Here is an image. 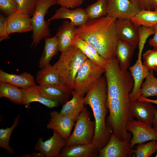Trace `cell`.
I'll return each mask as SVG.
<instances>
[{"label":"cell","mask_w":157,"mask_h":157,"mask_svg":"<svg viewBox=\"0 0 157 157\" xmlns=\"http://www.w3.org/2000/svg\"><path fill=\"white\" fill-rule=\"evenodd\" d=\"M103 67L109 113L106 125L119 139H126L130 135L126 129L127 124L134 118L129 97L133 88V78L130 72L121 69L116 57L107 60Z\"/></svg>","instance_id":"6da1fadb"},{"label":"cell","mask_w":157,"mask_h":157,"mask_svg":"<svg viewBox=\"0 0 157 157\" xmlns=\"http://www.w3.org/2000/svg\"><path fill=\"white\" fill-rule=\"evenodd\" d=\"M116 19L108 16L88 19L76 27L75 33L94 47L99 54L107 60L115 57L118 41Z\"/></svg>","instance_id":"7a4b0ae2"},{"label":"cell","mask_w":157,"mask_h":157,"mask_svg":"<svg viewBox=\"0 0 157 157\" xmlns=\"http://www.w3.org/2000/svg\"><path fill=\"white\" fill-rule=\"evenodd\" d=\"M107 99V82L105 77L102 76L86 93L84 99L85 105H89L93 112L95 129L92 143L99 150L107 144L112 133L106 123V117L109 112Z\"/></svg>","instance_id":"3957f363"},{"label":"cell","mask_w":157,"mask_h":157,"mask_svg":"<svg viewBox=\"0 0 157 157\" xmlns=\"http://www.w3.org/2000/svg\"><path fill=\"white\" fill-rule=\"evenodd\" d=\"M87 59L79 49L72 45L61 53L59 59L53 65L63 83L72 91L77 73Z\"/></svg>","instance_id":"277c9868"},{"label":"cell","mask_w":157,"mask_h":157,"mask_svg":"<svg viewBox=\"0 0 157 157\" xmlns=\"http://www.w3.org/2000/svg\"><path fill=\"white\" fill-rule=\"evenodd\" d=\"M56 4L55 0H36L35 9L31 17L33 26L31 47H35L43 39L51 36L50 22L44 18L49 9Z\"/></svg>","instance_id":"5b68a950"},{"label":"cell","mask_w":157,"mask_h":157,"mask_svg":"<svg viewBox=\"0 0 157 157\" xmlns=\"http://www.w3.org/2000/svg\"><path fill=\"white\" fill-rule=\"evenodd\" d=\"M105 72L103 67L88 58L77 73L72 92L84 97Z\"/></svg>","instance_id":"8992f818"},{"label":"cell","mask_w":157,"mask_h":157,"mask_svg":"<svg viewBox=\"0 0 157 157\" xmlns=\"http://www.w3.org/2000/svg\"><path fill=\"white\" fill-rule=\"evenodd\" d=\"M74 130L67 141L66 146L74 144L87 145L92 143L95 129L94 121L85 107L76 120Z\"/></svg>","instance_id":"52a82bcc"},{"label":"cell","mask_w":157,"mask_h":157,"mask_svg":"<svg viewBox=\"0 0 157 157\" xmlns=\"http://www.w3.org/2000/svg\"><path fill=\"white\" fill-rule=\"evenodd\" d=\"M126 129L133 135L130 141L131 148L135 144L149 141H157V131L149 124L133 119L127 123Z\"/></svg>","instance_id":"ba28073f"},{"label":"cell","mask_w":157,"mask_h":157,"mask_svg":"<svg viewBox=\"0 0 157 157\" xmlns=\"http://www.w3.org/2000/svg\"><path fill=\"white\" fill-rule=\"evenodd\" d=\"M134 150L130 146V143L119 140L112 133L107 144L99 150V157H132Z\"/></svg>","instance_id":"9c48e42d"},{"label":"cell","mask_w":157,"mask_h":157,"mask_svg":"<svg viewBox=\"0 0 157 157\" xmlns=\"http://www.w3.org/2000/svg\"><path fill=\"white\" fill-rule=\"evenodd\" d=\"M140 10L130 0H107V16L116 19H130Z\"/></svg>","instance_id":"30bf717a"},{"label":"cell","mask_w":157,"mask_h":157,"mask_svg":"<svg viewBox=\"0 0 157 157\" xmlns=\"http://www.w3.org/2000/svg\"><path fill=\"white\" fill-rule=\"evenodd\" d=\"M67 140L57 131L53 130V135L44 141L40 138L34 148L47 157H58L62 149L66 144Z\"/></svg>","instance_id":"8fae6325"},{"label":"cell","mask_w":157,"mask_h":157,"mask_svg":"<svg viewBox=\"0 0 157 157\" xmlns=\"http://www.w3.org/2000/svg\"><path fill=\"white\" fill-rule=\"evenodd\" d=\"M49 115L47 128L56 131L67 141L77 119L61 114L56 111H52Z\"/></svg>","instance_id":"7c38bea8"},{"label":"cell","mask_w":157,"mask_h":157,"mask_svg":"<svg viewBox=\"0 0 157 157\" xmlns=\"http://www.w3.org/2000/svg\"><path fill=\"white\" fill-rule=\"evenodd\" d=\"M115 23L118 40L138 45L139 27L130 19H116Z\"/></svg>","instance_id":"4fadbf2b"},{"label":"cell","mask_w":157,"mask_h":157,"mask_svg":"<svg viewBox=\"0 0 157 157\" xmlns=\"http://www.w3.org/2000/svg\"><path fill=\"white\" fill-rule=\"evenodd\" d=\"M129 69L133 77L134 86L129 94L130 101L138 99L141 95V89L143 81L148 74L149 70L142 62L137 60L135 64Z\"/></svg>","instance_id":"5bb4252c"},{"label":"cell","mask_w":157,"mask_h":157,"mask_svg":"<svg viewBox=\"0 0 157 157\" xmlns=\"http://www.w3.org/2000/svg\"><path fill=\"white\" fill-rule=\"evenodd\" d=\"M31 17L17 11L7 17V32L9 35L15 33H26L32 31Z\"/></svg>","instance_id":"9a60e30c"},{"label":"cell","mask_w":157,"mask_h":157,"mask_svg":"<svg viewBox=\"0 0 157 157\" xmlns=\"http://www.w3.org/2000/svg\"><path fill=\"white\" fill-rule=\"evenodd\" d=\"M61 19L70 20V22L76 27L84 24L88 19L84 9L78 7L70 9L61 7L48 20L51 22L54 20Z\"/></svg>","instance_id":"2e32d148"},{"label":"cell","mask_w":157,"mask_h":157,"mask_svg":"<svg viewBox=\"0 0 157 157\" xmlns=\"http://www.w3.org/2000/svg\"><path fill=\"white\" fill-rule=\"evenodd\" d=\"M132 114L137 120L151 125L156 109L152 103L137 99L130 101Z\"/></svg>","instance_id":"e0dca14e"},{"label":"cell","mask_w":157,"mask_h":157,"mask_svg":"<svg viewBox=\"0 0 157 157\" xmlns=\"http://www.w3.org/2000/svg\"><path fill=\"white\" fill-rule=\"evenodd\" d=\"M39 89L42 96L61 103L67 102L72 94V92L63 84L47 86L39 85Z\"/></svg>","instance_id":"ac0fdd59"},{"label":"cell","mask_w":157,"mask_h":157,"mask_svg":"<svg viewBox=\"0 0 157 157\" xmlns=\"http://www.w3.org/2000/svg\"><path fill=\"white\" fill-rule=\"evenodd\" d=\"M76 27L70 22L65 20L59 26L55 35L57 37L59 51H65L73 45L76 35Z\"/></svg>","instance_id":"d6986e66"},{"label":"cell","mask_w":157,"mask_h":157,"mask_svg":"<svg viewBox=\"0 0 157 157\" xmlns=\"http://www.w3.org/2000/svg\"><path fill=\"white\" fill-rule=\"evenodd\" d=\"M23 96L22 104L27 107L30 103L38 102L49 108L57 107L59 103L42 96L39 89V85L36 84L27 88L21 89Z\"/></svg>","instance_id":"ffe728a7"},{"label":"cell","mask_w":157,"mask_h":157,"mask_svg":"<svg viewBox=\"0 0 157 157\" xmlns=\"http://www.w3.org/2000/svg\"><path fill=\"white\" fill-rule=\"evenodd\" d=\"M98 154V149L92 143L74 144L64 147L58 157H95Z\"/></svg>","instance_id":"44dd1931"},{"label":"cell","mask_w":157,"mask_h":157,"mask_svg":"<svg viewBox=\"0 0 157 157\" xmlns=\"http://www.w3.org/2000/svg\"><path fill=\"white\" fill-rule=\"evenodd\" d=\"M0 81L8 83L22 89L35 84L33 76L27 72L16 74L7 73L1 69H0Z\"/></svg>","instance_id":"7402d4cb"},{"label":"cell","mask_w":157,"mask_h":157,"mask_svg":"<svg viewBox=\"0 0 157 157\" xmlns=\"http://www.w3.org/2000/svg\"><path fill=\"white\" fill-rule=\"evenodd\" d=\"M137 46L124 41L118 40L115 56L119 67L122 70H127Z\"/></svg>","instance_id":"603a6c76"},{"label":"cell","mask_w":157,"mask_h":157,"mask_svg":"<svg viewBox=\"0 0 157 157\" xmlns=\"http://www.w3.org/2000/svg\"><path fill=\"white\" fill-rule=\"evenodd\" d=\"M88 58L103 67L107 60L101 56L96 49L87 42L76 35L73 43Z\"/></svg>","instance_id":"cb8c5ba5"},{"label":"cell","mask_w":157,"mask_h":157,"mask_svg":"<svg viewBox=\"0 0 157 157\" xmlns=\"http://www.w3.org/2000/svg\"><path fill=\"white\" fill-rule=\"evenodd\" d=\"M44 39L43 51L39 62V67L40 69L50 65L51 58L59 51L58 42L55 35Z\"/></svg>","instance_id":"d4e9b609"},{"label":"cell","mask_w":157,"mask_h":157,"mask_svg":"<svg viewBox=\"0 0 157 157\" xmlns=\"http://www.w3.org/2000/svg\"><path fill=\"white\" fill-rule=\"evenodd\" d=\"M35 80L39 86L63 84L58 72L50 65L41 69L36 74Z\"/></svg>","instance_id":"484cf974"},{"label":"cell","mask_w":157,"mask_h":157,"mask_svg":"<svg viewBox=\"0 0 157 157\" xmlns=\"http://www.w3.org/2000/svg\"><path fill=\"white\" fill-rule=\"evenodd\" d=\"M72 99L66 102L59 113L61 114L77 118L85 105L84 97L72 92Z\"/></svg>","instance_id":"4316f807"},{"label":"cell","mask_w":157,"mask_h":157,"mask_svg":"<svg viewBox=\"0 0 157 157\" xmlns=\"http://www.w3.org/2000/svg\"><path fill=\"white\" fill-rule=\"evenodd\" d=\"M130 19L136 26L153 28L157 25V8L152 10H141Z\"/></svg>","instance_id":"83f0119b"},{"label":"cell","mask_w":157,"mask_h":157,"mask_svg":"<svg viewBox=\"0 0 157 157\" xmlns=\"http://www.w3.org/2000/svg\"><path fill=\"white\" fill-rule=\"evenodd\" d=\"M0 97H6L13 102L22 104V93L21 89L8 83L0 81Z\"/></svg>","instance_id":"f1b7e54d"},{"label":"cell","mask_w":157,"mask_h":157,"mask_svg":"<svg viewBox=\"0 0 157 157\" xmlns=\"http://www.w3.org/2000/svg\"><path fill=\"white\" fill-rule=\"evenodd\" d=\"M107 0H97L85 9L88 19H98L106 16Z\"/></svg>","instance_id":"f546056e"},{"label":"cell","mask_w":157,"mask_h":157,"mask_svg":"<svg viewBox=\"0 0 157 157\" xmlns=\"http://www.w3.org/2000/svg\"><path fill=\"white\" fill-rule=\"evenodd\" d=\"M145 78L141 87V95L147 98L154 96L157 97V78L154 76V70H150Z\"/></svg>","instance_id":"4dcf8cb0"},{"label":"cell","mask_w":157,"mask_h":157,"mask_svg":"<svg viewBox=\"0 0 157 157\" xmlns=\"http://www.w3.org/2000/svg\"><path fill=\"white\" fill-rule=\"evenodd\" d=\"M20 117V115L19 114L11 127L0 129V147L5 149L10 154L14 153L13 149L9 145L10 138L13 130L17 126Z\"/></svg>","instance_id":"1f68e13d"},{"label":"cell","mask_w":157,"mask_h":157,"mask_svg":"<svg viewBox=\"0 0 157 157\" xmlns=\"http://www.w3.org/2000/svg\"><path fill=\"white\" fill-rule=\"evenodd\" d=\"M134 152L136 157H149L157 151V142L151 140L146 143L138 144Z\"/></svg>","instance_id":"d6a6232c"},{"label":"cell","mask_w":157,"mask_h":157,"mask_svg":"<svg viewBox=\"0 0 157 157\" xmlns=\"http://www.w3.org/2000/svg\"><path fill=\"white\" fill-rule=\"evenodd\" d=\"M154 30L153 28L144 26H140L138 27L139 42L138 52L137 60H142V55L143 49L148 38L154 34Z\"/></svg>","instance_id":"836d02e7"},{"label":"cell","mask_w":157,"mask_h":157,"mask_svg":"<svg viewBox=\"0 0 157 157\" xmlns=\"http://www.w3.org/2000/svg\"><path fill=\"white\" fill-rule=\"evenodd\" d=\"M17 11L32 16L36 6V0H15Z\"/></svg>","instance_id":"e575fe53"},{"label":"cell","mask_w":157,"mask_h":157,"mask_svg":"<svg viewBox=\"0 0 157 157\" xmlns=\"http://www.w3.org/2000/svg\"><path fill=\"white\" fill-rule=\"evenodd\" d=\"M157 57V48L149 49L143 55V64L150 70H155V64Z\"/></svg>","instance_id":"d590c367"},{"label":"cell","mask_w":157,"mask_h":157,"mask_svg":"<svg viewBox=\"0 0 157 157\" xmlns=\"http://www.w3.org/2000/svg\"><path fill=\"white\" fill-rule=\"evenodd\" d=\"M0 10L7 17L16 12L17 6L15 0H0Z\"/></svg>","instance_id":"8d00e7d4"},{"label":"cell","mask_w":157,"mask_h":157,"mask_svg":"<svg viewBox=\"0 0 157 157\" xmlns=\"http://www.w3.org/2000/svg\"><path fill=\"white\" fill-rule=\"evenodd\" d=\"M141 10H152L157 8V0H130Z\"/></svg>","instance_id":"74e56055"},{"label":"cell","mask_w":157,"mask_h":157,"mask_svg":"<svg viewBox=\"0 0 157 157\" xmlns=\"http://www.w3.org/2000/svg\"><path fill=\"white\" fill-rule=\"evenodd\" d=\"M61 7L74 9L79 7L86 0H55Z\"/></svg>","instance_id":"f35d334b"},{"label":"cell","mask_w":157,"mask_h":157,"mask_svg":"<svg viewBox=\"0 0 157 157\" xmlns=\"http://www.w3.org/2000/svg\"><path fill=\"white\" fill-rule=\"evenodd\" d=\"M9 38L7 17L1 14L0 15V41Z\"/></svg>","instance_id":"ab89813d"},{"label":"cell","mask_w":157,"mask_h":157,"mask_svg":"<svg viewBox=\"0 0 157 157\" xmlns=\"http://www.w3.org/2000/svg\"><path fill=\"white\" fill-rule=\"evenodd\" d=\"M154 30V37L149 41V44L154 48H157V25L153 27Z\"/></svg>","instance_id":"60d3db41"},{"label":"cell","mask_w":157,"mask_h":157,"mask_svg":"<svg viewBox=\"0 0 157 157\" xmlns=\"http://www.w3.org/2000/svg\"><path fill=\"white\" fill-rule=\"evenodd\" d=\"M140 101H147L150 102L152 103L155 104L157 105V100H153L145 97L142 95H141L138 99Z\"/></svg>","instance_id":"b9f144b4"},{"label":"cell","mask_w":157,"mask_h":157,"mask_svg":"<svg viewBox=\"0 0 157 157\" xmlns=\"http://www.w3.org/2000/svg\"><path fill=\"white\" fill-rule=\"evenodd\" d=\"M152 124L153 125L154 129L157 131V109H156L155 111L154 117Z\"/></svg>","instance_id":"7bdbcfd3"},{"label":"cell","mask_w":157,"mask_h":157,"mask_svg":"<svg viewBox=\"0 0 157 157\" xmlns=\"http://www.w3.org/2000/svg\"><path fill=\"white\" fill-rule=\"evenodd\" d=\"M154 71H155V73H156V74L157 75V69L154 70Z\"/></svg>","instance_id":"ee69618b"},{"label":"cell","mask_w":157,"mask_h":157,"mask_svg":"<svg viewBox=\"0 0 157 157\" xmlns=\"http://www.w3.org/2000/svg\"><path fill=\"white\" fill-rule=\"evenodd\" d=\"M155 157H157V152L156 153V155Z\"/></svg>","instance_id":"f6af8a7d"}]
</instances>
